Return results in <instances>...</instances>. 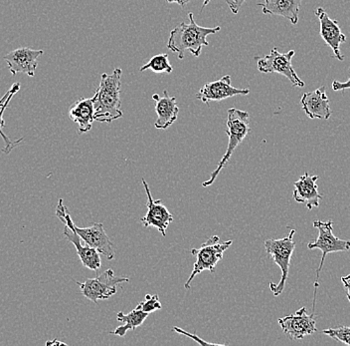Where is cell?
I'll return each instance as SVG.
<instances>
[{
    "label": "cell",
    "mask_w": 350,
    "mask_h": 346,
    "mask_svg": "<svg viewBox=\"0 0 350 346\" xmlns=\"http://www.w3.org/2000/svg\"><path fill=\"white\" fill-rule=\"evenodd\" d=\"M122 70L115 68L111 74L103 73L100 75V85L96 90L95 121L100 123H111L122 117Z\"/></svg>",
    "instance_id": "6da1fadb"
},
{
    "label": "cell",
    "mask_w": 350,
    "mask_h": 346,
    "mask_svg": "<svg viewBox=\"0 0 350 346\" xmlns=\"http://www.w3.org/2000/svg\"><path fill=\"white\" fill-rule=\"evenodd\" d=\"M189 23H180L170 32L167 41V48L178 55V59L185 58V51H189L192 55L200 56L204 46L209 45L208 35L218 34L220 26L204 27L198 25L194 21L193 13H188Z\"/></svg>",
    "instance_id": "7a4b0ae2"
},
{
    "label": "cell",
    "mask_w": 350,
    "mask_h": 346,
    "mask_svg": "<svg viewBox=\"0 0 350 346\" xmlns=\"http://www.w3.org/2000/svg\"><path fill=\"white\" fill-rule=\"evenodd\" d=\"M227 114H228V118H227L226 133L228 135V147L224 156L219 162L217 168L212 172L210 179L202 184L204 188L209 187L216 181L221 171L229 163L234 151L244 141L245 138L250 132V115L248 112L230 108Z\"/></svg>",
    "instance_id": "3957f363"
},
{
    "label": "cell",
    "mask_w": 350,
    "mask_h": 346,
    "mask_svg": "<svg viewBox=\"0 0 350 346\" xmlns=\"http://www.w3.org/2000/svg\"><path fill=\"white\" fill-rule=\"evenodd\" d=\"M232 244L233 240L222 243L218 236H212L199 249H192L191 254L196 258V262L191 275L185 282V290L191 288L192 280L202 271H209L211 273H215L216 266Z\"/></svg>",
    "instance_id": "277c9868"
},
{
    "label": "cell",
    "mask_w": 350,
    "mask_h": 346,
    "mask_svg": "<svg viewBox=\"0 0 350 346\" xmlns=\"http://www.w3.org/2000/svg\"><path fill=\"white\" fill-rule=\"evenodd\" d=\"M295 230L293 229L286 238H279V240H267L265 242L267 254L273 258V262L282 271V277L279 284L270 282V288L273 297H279L284 291L288 271H290L291 260L295 249Z\"/></svg>",
    "instance_id": "5b68a950"
},
{
    "label": "cell",
    "mask_w": 350,
    "mask_h": 346,
    "mask_svg": "<svg viewBox=\"0 0 350 346\" xmlns=\"http://www.w3.org/2000/svg\"><path fill=\"white\" fill-rule=\"evenodd\" d=\"M56 216L59 220L64 223V236L68 240L74 245L76 247L77 254L80 258L81 262L85 268L91 269V271H98L102 267V260H100V253L94 247L89 245L82 244V238L77 234L75 231V223L72 220L71 214L68 212L67 208L63 203L62 199L59 200L56 208Z\"/></svg>",
    "instance_id": "8992f818"
},
{
    "label": "cell",
    "mask_w": 350,
    "mask_h": 346,
    "mask_svg": "<svg viewBox=\"0 0 350 346\" xmlns=\"http://www.w3.org/2000/svg\"><path fill=\"white\" fill-rule=\"evenodd\" d=\"M314 227L319 231V236L314 242L308 243V249H319L323 253L319 268L317 271V280L314 282V288L317 290L319 286V273L323 271L325 258L329 254L340 253V251H349L350 249V240H341L334 235V223L332 221L321 222L314 221Z\"/></svg>",
    "instance_id": "52a82bcc"
},
{
    "label": "cell",
    "mask_w": 350,
    "mask_h": 346,
    "mask_svg": "<svg viewBox=\"0 0 350 346\" xmlns=\"http://www.w3.org/2000/svg\"><path fill=\"white\" fill-rule=\"evenodd\" d=\"M129 282L130 279L128 277H119L113 269H107L95 279H88L84 282H77V284L87 299L97 304L98 301H105L115 295L118 291L117 286L122 282Z\"/></svg>",
    "instance_id": "ba28073f"
},
{
    "label": "cell",
    "mask_w": 350,
    "mask_h": 346,
    "mask_svg": "<svg viewBox=\"0 0 350 346\" xmlns=\"http://www.w3.org/2000/svg\"><path fill=\"white\" fill-rule=\"evenodd\" d=\"M295 50H290L286 53H281L277 48H273L271 53L264 57H255L257 59V66L261 73H279L290 80L293 86H305V82L299 79L293 67L292 60L295 56Z\"/></svg>",
    "instance_id": "9c48e42d"
},
{
    "label": "cell",
    "mask_w": 350,
    "mask_h": 346,
    "mask_svg": "<svg viewBox=\"0 0 350 346\" xmlns=\"http://www.w3.org/2000/svg\"><path fill=\"white\" fill-rule=\"evenodd\" d=\"M142 184L148 198V203H146L148 212L142 219L141 222L146 227H155L159 230L161 236H165L166 230L170 227V223L174 222V216L163 205V201L153 200L152 193L146 180H142Z\"/></svg>",
    "instance_id": "30bf717a"
},
{
    "label": "cell",
    "mask_w": 350,
    "mask_h": 346,
    "mask_svg": "<svg viewBox=\"0 0 350 346\" xmlns=\"http://www.w3.org/2000/svg\"><path fill=\"white\" fill-rule=\"evenodd\" d=\"M43 54V50L21 47L6 54L3 59L8 63V69L12 76L23 73L28 77H34L35 72L38 66V58Z\"/></svg>",
    "instance_id": "8fae6325"
},
{
    "label": "cell",
    "mask_w": 350,
    "mask_h": 346,
    "mask_svg": "<svg viewBox=\"0 0 350 346\" xmlns=\"http://www.w3.org/2000/svg\"><path fill=\"white\" fill-rule=\"evenodd\" d=\"M278 323L281 325L284 334L290 335L294 341L303 339L317 332L314 313L308 314L306 308H299L297 312L280 319Z\"/></svg>",
    "instance_id": "7c38bea8"
},
{
    "label": "cell",
    "mask_w": 350,
    "mask_h": 346,
    "mask_svg": "<svg viewBox=\"0 0 350 346\" xmlns=\"http://www.w3.org/2000/svg\"><path fill=\"white\" fill-rule=\"evenodd\" d=\"M250 89H238L232 86L231 77L229 75L223 76L219 80L208 82L201 87L196 94L197 99L202 101L205 104H209L213 101L228 99L237 95H248Z\"/></svg>",
    "instance_id": "4fadbf2b"
},
{
    "label": "cell",
    "mask_w": 350,
    "mask_h": 346,
    "mask_svg": "<svg viewBox=\"0 0 350 346\" xmlns=\"http://www.w3.org/2000/svg\"><path fill=\"white\" fill-rule=\"evenodd\" d=\"M314 13L319 18V25H321L319 32H321V36L325 40V45L332 48L334 56L339 61H342L345 56L341 54L340 45L341 43H345L347 41V36L341 32L338 21L330 18L329 15L323 8H317Z\"/></svg>",
    "instance_id": "5bb4252c"
},
{
    "label": "cell",
    "mask_w": 350,
    "mask_h": 346,
    "mask_svg": "<svg viewBox=\"0 0 350 346\" xmlns=\"http://www.w3.org/2000/svg\"><path fill=\"white\" fill-rule=\"evenodd\" d=\"M74 227L77 234L84 240L85 244L97 249L100 255L108 260H113L115 258L113 244L105 232L104 225L102 223H95L89 227H79L76 225Z\"/></svg>",
    "instance_id": "9a60e30c"
},
{
    "label": "cell",
    "mask_w": 350,
    "mask_h": 346,
    "mask_svg": "<svg viewBox=\"0 0 350 346\" xmlns=\"http://www.w3.org/2000/svg\"><path fill=\"white\" fill-rule=\"evenodd\" d=\"M301 105L310 119L328 120L332 114L325 86L304 94Z\"/></svg>",
    "instance_id": "2e32d148"
},
{
    "label": "cell",
    "mask_w": 350,
    "mask_h": 346,
    "mask_svg": "<svg viewBox=\"0 0 350 346\" xmlns=\"http://www.w3.org/2000/svg\"><path fill=\"white\" fill-rule=\"evenodd\" d=\"M317 179L319 177L310 176L308 173H305L294 184L293 197L295 201L299 203H306V208L310 211H312L314 208H319V201L323 199L317 188Z\"/></svg>",
    "instance_id": "e0dca14e"
},
{
    "label": "cell",
    "mask_w": 350,
    "mask_h": 346,
    "mask_svg": "<svg viewBox=\"0 0 350 346\" xmlns=\"http://www.w3.org/2000/svg\"><path fill=\"white\" fill-rule=\"evenodd\" d=\"M152 100L155 102V112L157 115L154 127L159 130H165L178 118L179 107L176 98L168 95L167 90H164L163 97L159 94H153Z\"/></svg>",
    "instance_id": "ac0fdd59"
},
{
    "label": "cell",
    "mask_w": 350,
    "mask_h": 346,
    "mask_svg": "<svg viewBox=\"0 0 350 346\" xmlns=\"http://www.w3.org/2000/svg\"><path fill=\"white\" fill-rule=\"evenodd\" d=\"M95 98L81 97L70 107L68 115L70 119L78 125V134H86L91 130L95 121Z\"/></svg>",
    "instance_id": "d6986e66"
},
{
    "label": "cell",
    "mask_w": 350,
    "mask_h": 346,
    "mask_svg": "<svg viewBox=\"0 0 350 346\" xmlns=\"http://www.w3.org/2000/svg\"><path fill=\"white\" fill-rule=\"evenodd\" d=\"M301 1L303 0H265L264 3H258V6H261L264 14L284 17L295 25L299 23Z\"/></svg>",
    "instance_id": "ffe728a7"
},
{
    "label": "cell",
    "mask_w": 350,
    "mask_h": 346,
    "mask_svg": "<svg viewBox=\"0 0 350 346\" xmlns=\"http://www.w3.org/2000/svg\"><path fill=\"white\" fill-rule=\"evenodd\" d=\"M21 88V83H14V84L11 86V88L4 94L3 97L0 99V136H1L4 141V147L3 149H2V152L5 155L10 154V153L12 152L19 144H21L22 141L24 140V138H21V139L12 141V140H11L8 136L4 134L3 131H2V129L5 127V121H4L3 119L4 112H5L6 108H8V105H10L13 96H14Z\"/></svg>",
    "instance_id": "44dd1931"
},
{
    "label": "cell",
    "mask_w": 350,
    "mask_h": 346,
    "mask_svg": "<svg viewBox=\"0 0 350 346\" xmlns=\"http://www.w3.org/2000/svg\"><path fill=\"white\" fill-rule=\"evenodd\" d=\"M148 313L142 312L139 306H137L135 310H131V312L124 314V312L118 313V321L120 323H124L122 325L116 328L113 332H109L111 334L118 335V336L124 337L126 332L130 330H135V328L144 324V321L148 317Z\"/></svg>",
    "instance_id": "7402d4cb"
},
{
    "label": "cell",
    "mask_w": 350,
    "mask_h": 346,
    "mask_svg": "<svg viewBox=\"0 0 350 346\" xmlns=\"http://www.w3.org/2000/svg\"><path fill=\"white\" fill-rule=\"evenodd\" d=\"M146 70H152L154 73H172L174 71V67L170 64V57L167 54H159L150 58L146 64L141 67V72Z\"/></svg>",
    "instance_id": "603a6c76"
},
{
    "label": "cell",
    "mask_w": 350,
    "mask_h": 346,
    "mask_svg": "<svg viewBox=\"0 0 350 346\" xmlns=\"http://www.w3.org/2000/svg\"><path fill=\"white\" fill-rule=\"evenodd\" d=\"M323 334L332 337L338 343H345L350 346V328L349 326H340L336 328H328L323 330Z\"/></svg>",
    "instance_id": "cb8c5ba5"
},
{
    "label": "cell",
    "mask_w": 350,
    "mask_h": 346,
    "mask_svg": "<svg viewBox=\"0 0 350 346\" xmlns=\"http://www.w3.org/2000/svg\"><path fill=\"white\" fill-rule=\"evenodd\" d=\"M137 306L142 308V312L150 313L157 312V310H161L163 306L161 302L159 301V295H146V299L144 301H142L141 304H137Z\"/></svg>",
    "instance_id": "d4e9b609"
},
{
    "label": "cell",
    "mask_w": 350,
    "mask_h": 346,
    "mask_svg": "<svg viewBox=\"0 0 350 346\" xmlns=\"http://www.w3.org/2000/svg\"><path fill=\"white\" fill-rule=\"evenodd\" d=\"M174 332H177V334H183V335H185V336L190 337V338L193 339V341H197V343H198L199 345H212V346H219V345L223 346V345H218V343H207V341H203V339L199 338V337L197 336V335L189 334V332H186L185 330H181V328H176V326H174Z\"/></svg>",
    "instance_id": "484cf974"
},
{
    "label": "cell",
    "mask_w": 350,
    "mask_h": 346,
    "mask_svg": "<svg viewBox=\"0 0 350 346\" xmlns=\"http://www.w3.org/2000/svg\"><path fill=\"white\" fill-rule=\"evenodd\" d=\"M227 5L229 6L230 10L233 14H237L239 12L240 8H242L243 3L246 0H225Z\"/></svg>",
    "instance_id": "4316f807"
},
{
    "label": "cell",
    "mask_w": 350,
    "mask_h": 346,
    "mask_svg": "<svg viewBox=\"0 0 350 346\" xmlns=\"http://www.w3.org/2000/svg\"><path fill=\"white\" fill-rule=\"evenodd\" d=\"M332 89L334 91H341V90L350 89V78L347 82H339V81H334L332 82Z\"/></svg>",
    "instance_id": "83f0119b"
},
{
    "label": "cell",
    "mask_w": 350,
    "mask_h": 346,
    "mask_svg": "<svg viewBox=\"0 0 350 346\" xmlns=\"http://www.w3.org/2000/svg\"><path fill=\"white\" fill-rule=\"evenodd\" d=\"M341 282H342L343 286H345V291H347V299L350 302V273L347 277H341Z\"/></svg>",
    "instance_id": "f1b7e54d"
},
{
    "label": "cell",
    "mask_w": 350,
    "mask_h": 346,
    "mask_svg": "<svg viewBox=\"0 0 350 346\" xmlns=\"http://www.w3.org/2000/svg\"><path fill=\"white\" fill-rule=\"evenodd\" d=\"M166 1H167L168 3H177L179 6H181V8H185L186 4L191 1V0H166Z\"/></svg>",
    "instance_id": "f546056e"
},
{
    "label": "cell",
    "mask_w": 350,
    "mask_h": 346,
    "mask_svg": "<svg viewBox=\"0 0 350 346\" xmlns=\"http://www.w3.org/2000/svg\"><path fill=\"white\" fill-rule=\"evenodd\" d=\"M46 345L54 346V345H67L62 341H59L58 339L55 338L53 341H47Z\"/></svg>",
    "instance_id": "4dcf8cb0"
},
{
    "label": "cell",
    "mask_w": 350,
    "mask_h": 346,
    "mask_svg": "<svg viewBox=\"0 0 350 346\" xmlns=\"http://www.w3.org/2000/svg\"><path fill=\"white\" fill-rule=\"evenodd\" d=\"M210 0H203V5L202 8H201L200 12H202L203 8H205V6L208 5V3H209Z\"/></svg>",
    "instance_id": "1f68e13d"
}]
</instances>
